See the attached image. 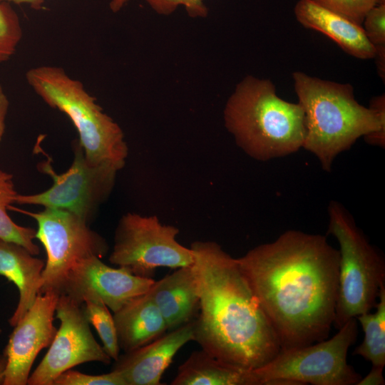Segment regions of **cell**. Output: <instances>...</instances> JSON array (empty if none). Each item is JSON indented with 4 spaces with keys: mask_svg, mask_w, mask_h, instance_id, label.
<instances>
[{
    "mask_svg": "<svg viewBox=\"0 0 385 385\" xmlns=\"http://www.w3.org/2000/svg\"><path fill=\"white\" fill-rule=\"evenodd\" d=\"M236 259L281 349L328 338L334 320L339 252L325 236L289 230Z\"/></svg>",
    "mask_w": 385,
    "mask_h": 385,
    "instance_id": "6da1fadb",
    "label": "cell"
},
{
    "mask_svg": "<svg viewBox=\"0 0 385 385\" xmlns=\"http://www.w3.org/2000/svg\"><path fill=\"white\" fill-rule=\"evenodd\" d=\"M200 313L194 341L226 363L259 368L280 351L278 337L237 259L213 241L191 244Z\"/></svg>",
    "mask_w": 385,
    "mask_h": 385,
    "instance_id": "7a4b0ae2",
    "label": "cell"
},
{
    "mask_svg": "<svg viewBox=\"0 0 385 385\" xmlns=\"http://www.w3.org/2000/svg\"><path fill=\"white\" fill-rule=\"evenodd\" d=\"M298 103L304 115L302 148L312 153L322 168L330 172L335 158L361 137L369 145L385 147V96L372 98L365 107L356 100L354 88L292 73Z\"/></svg>",
    "mask_w": 385,
    "mask_h": 385,
    "instance_id": "3957f363",
    "label": "cell"
},
{
    "mask_svg": "<svg viewBox=\"0 0 385 385\" xmlns=\"http://www.w3.org/2000/svg\"><path fill=\"white\" fill-rule=\"evenodd\" d=\"M223 118L237 146L257 160L284 157L302 148L304 111L298 103L279 97L269 79L244 77L227 100Z\"/></svg>",
    "mask_w": 385,
    "mask_h": 385,
    "instance_id": "277c9868",
    "label": "cell"
},
{
    "mask_svg": "<svg viewBox=\"0 0 385 385\" xmlns=\"http://www.w3.org/2000/svg\"><path fill=\"white\" fill-rule=\"evenodd\" d=\"M26 80L48 106L70 118L90 163L111 165L118 170L123 168L128 154L123 131L81 81L71 78L63 68L51 65L29 69Z\"/></svg>",
    "mask_w": 385,
    "mask_h": 385,
    "instance_id": "5b68a950",
    "label": "cell"
},
{
    "mask_svg": "<svg viewBox=\"0 0 385 385\" xmlns=\"http://www.w3.org/2000/svg\"><path fill=\"white\" fill-rule=\"evenodd\" d=\"M327 233L337 240L339 264L334 324L337 329L348 320L375 308L385 284V262L369 243L344 205L328 206Z\"/></svg>",
    "mask_w": 385,
    "mask_h": 385,
    "instance_id": "8992f818",
    "label": "cell"
},
{
    "mask_svg": "<svg viewBox=\"0 0 385 385\" xmlns=\"http://www.w3.org/2000/svg\"><path fill=\"white\" fill-rule=\"evenodd\" d=\"M357 334V320L354 317L332 338L280 349L253 372L260 385H356L361 376L347 363V354Z\"/></svg>",
    "mask_w": 385,
    "mask_h": 385,
    "instance_id": "52a82bcc",
    "label": "cell"
},
{
    "mask_svg": "<svg viewBox=\"0 0 385 385\" xmlns=\"http://www.w3.org/2000/svg\"><path fill=\"white\" fill-rule=\"evenodd\" d=\"M178 233V227L163 225L156 216L128 212L117 225L109 261L146 278H153L158 267L190 266L193 252L177 241Z\"/></svg>",
    "mask_w": 385,
    "mask_h": 385,
    "instance_id": "ba28073f",
    "label": "cell"
},
{
    "mask_svg": "<svg viewBox=\"0 0 385 385\" xmlns=\"http://www.w3.org/2000/svg\"><path fill=\"white\" fill-rule=\"evenodd\" d=\"M73 155L70 168L60 174L53 170L50 159L39 163L38 170L51 178L52 185L39 193H18L15 203L66 210L89 224L111 194L119 170L90 163L78 141L73 145Z\"/></svg>",
    "mask_w": 385,
    "mask_h": 385,
    "instance_id": "9c48e42d",
    "label": "cell"
},
{
    "mask_svg": "<svg viewBox=\"0 0 385 385\" xmlns=\"http://www.w3.org/2000/svg\"><path fill=\"white\" fill-rule=\"evenodd\" d=\"M16 210L36 222V238L46 250L41 294L53 292L61 294L67 276L76 263L91 256L101 258L108 251L106 240L72 212L53 208L37 212Z\"/></svg>",
    "mask_w": 385,
    "mask_h": 385,
    "instance_id": "30bf717a",
    "label": "cell"
},
{
    "mask_svg": "<svg viewBox=\"0 0 385 385\" xmlns=\"http://www.w3.org/2000/svg\"><path fill=\"white\" fill-rule=\"evenodd\" d=\"M55 314L60 327L47 353L30 374L29 385H53L61 373L86 362L111 363L91 332L83 304L60 294Z\"/></svg>",
    "mask_w": 385,
    "mask_h": 385,
    "instance_id": "8fae6325",
    "label": "cell"
},
{
    "mask_svg": "<svg viewBox=\"0 0 385 385\" xmlns=\"http://www.w3.org/2000/svg\"><path fill=\"white\" fill-rule=\"evenodd\" d=\"M154 282L125 268L109 267L100 257L91 256L72 267L61 294L80 304L86 299H99L114 313L133 298L145 294Z\"/></svg>",
    "mask_w": 385,
    "mask_h": 385,
    "instance_id": "7c38bea8",
    "label": "cell"
},
{
    "mask_svg": "<svg viewBox=\"0 0 385 385\" xmlns=\"http://www.w3.org/2000/svg\"><path fill=\"white\" fill-rule=\"evenodd\" d=\"M56 292L39 294L24 317L14 327L4 353L7 366L4 385H26L38 353L49 346L56 333L53 325Z\"/></svg>",
    "mask_w": 385,
    "mask_h": 385,
    "instance_id": "4fadbf2b",
    "label": "cell"
},
{
    "mask_svg": "<svg viewBox=\"0 0 385 385\" xmlns=\"http://www.w3.org/2000/svg\"><path fill=\"white\" fill-rule=\"evenodd\" d=\"M195 319L170 330L155 340L120 355L111 371L118 373L126 385H159L177 352L194 341Z\"/></svg>",
    "mask_w": 385,
    "mask_h": 385,
    "instance_id": "5bb4252c",
    "label": "cell"
},
{
    "mask_svg": "<svg viewBox=\"0 0 385 385\" xmlns=\"http://www.w3.org/2000/svg\"><path fill=\"white\" fill-rule=\"evenodd\" d=\"M294 12L304 27L324 34L347 54L363 60L374 58L375 48L367 39L362 26L312 0H299Z\"/></svg>",
    "mask_w": 385,
    "mask_h": 385,
    "instance_id": "9a60e30c",
    "label": "cell"
},
{
    "mask_svg": "<svg viewBox=\"0 0 385 385\" xmlns=\"http://www.w3.org/2000/svg\"><path fill=\"white\" fill-rule=\"evenodd\" d=\"M162 314L168 329L173 330L193 319L199 309V294L192 265L175 269L147 292Z\"/></svg>",
    "mask_w": 385,
    "mask_h": 385,
    "instance_id": "2e32d148",
    "label": "cell"
},
{
    "mask_svg": "<svg viewBox=\"0 0 385 385\" xmlns=\"http://www.w3.org/2000/svg\"><path fill=\"white\" fill-rule=\"evenodd\" d=\"M34 256L22 245L0 239V275L14 283L19 293L16 309L8 321L11 327L24 317L41 294L45 263Z\"/></svg>",
    "mask_w": 385,
    "mask_h": 385,
    "instance_id": "e0dca14e",
    "label": "cell"
},
{
    "mask_svg": "<svg viewBox=\"0 0 385 385\" xmlns=\"http://www.w3.org/2000/svg\"><path fill=\"white\" fill-rule=\"evenodd\" d=\"M120 349L140 347L164 334L166 322L148 292L138 296L113 313Z\"/></svg>",
    "mask_w": 385,
    "mask_h": 385,
    "instance_id": "ac0fdd59",
    "label": "cell"
},
{
    "mask_svg": "<svg viewBox=\"0 0 385 385\" xmlns=\"http://www.w3.org/2000/svg\"><path fill=\"white\" fill-rule=\"evenodd\" d=\"M172 385H260L253 369L222 361L203 349L191 353L179 366Z\"/></svg>",
    "mask_w": 385,
    "mask_h": 385,
    "instance_id": "d6986e66",
    "label": "cell"
},
{
    "mask_svg": "<svg viewBox=\"0 0 385 385\" xmlns=\"http://www.w3.org/2000/svg\"><path fill=\"white\" fill-rule=\"evenodd\" d=\"M374 313L367 312L357 316L363 332L364 339L356 347L353 354L362 356L372 366L385 365V284L379 290Z\"/></svg>",
    "mask_w": 385,
    "mask_h": 385,
    "instance_id": "ffe728a7",
    "label": "cell"
},
{
    "mask_svg": "<svg viewBox=\"0 0 385 385\" xmlns=\"http://www.w3.org/2000/svg\"><path fill=\"white\" fill-rule=\"evenodd\" d=\"M17 195L13 175L0 170V239L19 244L36 256L40 252L38 246L34 242L36 230L17 225L7 212Z\"/></svg>",
    "mask_w": 385,
    "mask_h": 385,
    "instance_id": "44dd1931",
    "label": "cell"
},
{
    "mask_svg": "<svg viewBox=\"0 0 385 385\" xmlns=\"http://www.w3.org/2000/svg\"><path fill=\"white\" fill-rule=\"evenodd\" d=\"M83 310L86 318L96 329L106 353L114 361L120 356V346L113 316L99 299H86Z\"/></svg>",
    "mask_w": 385,
    "mask_h": 385,
    "instance_id": "7402d4cb",
    "label": "cell"
},
{
    "mask_svg": "<svg viewBox=\"0 0 385 385\" xmlns=\"http://www.w3.org/2000/svg\"><path fill=\"white\" fill-rule=\"evenodd\" d=\"M23 29L11 4L0 1V63L9 61L22 38Z\"/></svg>",
    "mask_w": 385,
    "mask_h": 385,
    "instance_id": "603a6c76",
    "label": "cell"
},
{
    "mask_svg": "<svg viewBox=\"0 0 385 385\" xmlns=\"http://www.w3.org/2000/svg\"><path fill=\"white\" fill-rule=\"evenodd\" d=\"M330 11L362 26L367 12L376 5V0H312Z\"/></svg>",
    "mask_w": 385,
    "mask_h": 385,
    "instance_id": "cb8c5ba5",
    "label": "cell"
},
{
    "mask_svg": "<svg viewBox=\"0 0 385 385\" xmlns=\"http://www.w3.org/2000/svg\"><path fill=\"white\" fill-rule=\"evenodd\" d=\"M53 385H126L122 376L114 371L100 375L86 374L71 369L61 373Z\"/></svg>",
    "mask_w": 385,
    "mask_h": 385,
    "instance_id": "d4e9b609",
    "label": "cell"
},
{
    "mask_svg": "<svg viewBox=\"0 0 385 385\" xmlns=\"http://www.w3.org/2000/svg\"><path fill=\"white\" fill-rule=\"evenodd\" d=\"M157 14L168 16L183 6L191 18H205L208 8L204 0H143Z\"/></svg>",
    "mask_w": 385,
    "mask_h": 385,
    "instance_id": "484cf974",
    "label": "cell"
},
{
    "mask_svg": "<svg viewBox=\"0 0 385 385\" xmlns=\"http://www.w3.org/2000/svg\"><path fill=\"white\" fill-rule=\"evenodd\" d=\"M362 24L364 34L374 47L385 45V4L371 8Z\"/></svg>",
    "mask_w": 385,
    "mask_h": 385,
    "instance_id": "4316f807",
    "label": "cell"
},
{
    "mask_svg": "<svg viewBox=\"0 0 385 385\" xmlns=\"http://www.w3.org/2000/svg\"><path fill=\"white\" fill-rule=\"evenodd\" d=\"M384 366H371L370 371L364 377L360 379L356 385H384L385 381L383 377Z\"/></svg>",
    "mask_w": 385,
    "mask_h": 385,
    "instance_id": "83f0119b",
    "label": "cell"
},
{
    "mask_svg": "<svg viewBox=\"0 0 385 385\" xmlns=\"http://www.w3.org/2000/svg\"><path fill=\"white\" fill-rule=\"evenodd\" d=\"M9 108V101L0 84V143L4 135L6 128V118Z\"/></svg>",
    "mask_w": 385,
    "mask_h": 385,
    "instance_id": "f1b7e54d",
    "label": "cell"
},
{
    "mask_svg": "<svg viewBox=\"0 0 385 385\" xmlns=\"http://www.w3.org/2000/svg\"><path fill=\"white\" fill-rule=\"evenodd\" d=\"M375 58L376 70L379 76L384 82L385 79V45L375 46Z\"/></svg>",
    "mask_w": 385,
    "mask_h": 385,
    "instance_id": "f546056e",
    "label": "cell"
},
{
    "mask_svg": "<svg viewBox=\"0 0 385 385\" xmlns=\"http://www.w3.org/2000/svg\"><path fill=\"white\" fill-rule=\"evenodd\" d=\"M0 1H6L17 5L27 4L35 10L42 9L45 3V0H0Z\"/></svg>",
    "mask_w": 385,
    "mask_h": 385,
    "instance_id": "4dcf8cb0",
    "label": "cell"
},
{
    "mask_svg": "<svg viewBox=\"0 0 385 385\" xmlns=\"http://www.w3.org/2000/svg\"><path fill=\"white\" fill-rule=\"evenodd\" d=\"M6 366L7 358L5 354L3 352V354L0 355V385H4Z\"/></svg>",
    "mask_w": 385,
    "mask_h": 385,
    "instance_id": "1f68e13d",
    "label": "cell"
},
{
    "mask_svg": "<svg viewBox=\"0 0 385 385\" xmlns=\"http://www.w3.org/2000/svg\"><path fill=\"white\" fill-rule=\"evenodd\" d=\"M129 0H111L109 3L110 9L114 12H118L120 11Z\"/></svg>",
    "mask_w": 385,
    "mask_h": 385,
    "instance_id": "d6a6232c",
    "label": "cell"
},
{
    "mask_svg": "<svg viewBox=\"0 0 385 385\" xmlns=\"http://www.w3.org/2000/svg\"><path fill=\"white\" fill-rule=\"evenodd\" d=\"M385 4V0H376V5Z\"/></svg>",
    "mask_w": 385,
    "mask_h": 385,
    "instance_id": "836d02e7",
    "label": "cell"
},
{
    "mask_svg": "<svg viewBox=\"0 0 385 385\" xmlns=\"http://www.w3.org/2000/svg\"><path fill=\"white\" fill-rule=\"evenodd\" d=\"M1 332H2V330H1V329L0 328V334H1Z\"/></svg>",
    "mask_w": 385,
    "mask_h": 385,
    "instance_id": "e575fe53",
    "label": "cell"
}]
</instances>
